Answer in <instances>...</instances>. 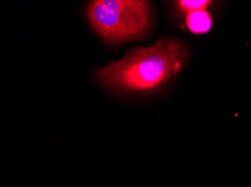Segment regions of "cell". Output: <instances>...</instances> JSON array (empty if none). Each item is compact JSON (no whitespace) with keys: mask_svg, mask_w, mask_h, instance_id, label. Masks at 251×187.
Instances as JSON below:
<instances>
[{"mask_svg":"<svg viewBox=\"0 0 251 187\" xmlns=\"http://www.w3.org/2000/svg\"><path fill=\"white\" fill-rule=\"evenodd\" d=\"M188 56L187 46L164 39L148 47H135L121 60L97 69L100 85L125 92H151L178 73Z\"/></svg>","mask_w":251,"mask_h":187,"instance_id":"1","label":"cell"},{"mask_svg":"<svg viewBox=\"0 0 251 187\" xmlns=\"http://www.w3.org/2000/svg\"><path fill=\"white\" fill-rule=\"evenodd\" d=\"M86 15L96 32L111 43L139 39L150 27V3L143 0H96Z\"/></svg>","mask_w":251,"mask_h":187,"instance_id":"2","label":"cell"},{"mask_svg":"<svg viewBox=\"0 0 251 187\" xmlns=\"http://www.w3.org/2000/svg\"><path fill=\"white\" fill-rule=\"evenodd\" d=\"M186 25L190 32L195 34H203L208 32L212 26V18L206 10L193 11L187 14Z\"/></svg>","mask_w":251,"mask_h":187,"instance_id":"3","label":"cell"},{"mask_svg":"<svg viewBox=\"0 0 251 187\" xmlns=\"http://www.w3.org/2000/svg\"><path fill=\"white\" fill-rule=\"evenodd\" d=\"M212 2L208 0H179L175 4L179 13L187 15L193 11L206 9Z\"/></svg>","mask_w":251,"mask_h":187,"instance_id":"4","label":"cell"}]
</instances>
